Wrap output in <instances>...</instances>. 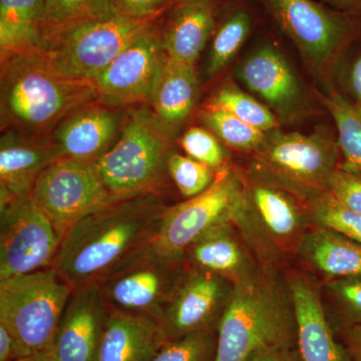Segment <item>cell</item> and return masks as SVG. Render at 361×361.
<instances>
[{"mask_svg": "<svg viewBox=\"0 0 361 361\" xmlns=\"http://www.w3.org/2000/svg\"><path fill=\"white\" fill-rule=\"evenodd\" d=\"M334 198L351 210L361 214V172L339 164L326 188Z\"/></svg>", "mask_w": 361, "mask_h": 361, "instance_id": "cell-38", "label": "cell"}, {"mask_svg": "<svg viewBox=\"0 0 361 361\" xmlns=\"http://www.w3.org/2000/svg\"><path fill=\"white\" fill-rule=\"evenodd\" d=\"M322 103L336 123L343 164L361 172V106L336 89L329 90Z\"/></svg>", "mask_w": 361, "mask_h": 361, "instance_id": "cell-27", "label": "cell"}, {"mask_svg": "<svg viewBox=\"0 0 361 361\" xmlns=\"http://www.w3.org/2000/svg\"><path fill=\"white\" fill-rule=\"evenodd\" d=\"M207 106L228 111L266 134L278 129L279 120L264 103L233 85L221 87Z\"/></svg>", "mask_w": 361, "mask_h": 361, "instance_id": "cell-31", "label": "cell"}, {"mask_svg": "<svg viewBox=\"0 0 361 361\" xmlns=\"http://www.w3.org/2000/svg\"><path fill=\"white\" fill-rule=\"evenodd\" d=\"M169 177L186 199L203 193L213 184L217 173L187 155L171 154L168 161Z\"/></svg>", "mask_w": 361, "mask_h": 361, "instance_id": "cell-33", "label": "cell"}, {"mask_svg": "<svg viewBox=\"0 0 361 361\" xmlns=\"http://www.w3.org/2000/svg\"><path fill=\"white\" fill-rule=\"evenodd\" d=\"M253 20L245 8L232 11L212 37L206 73L212 78L224 70L250 35Z\"/></svg>", "mask_w": 361, "mask_h": 361, "instance_id": "cell-28", "label": "cell"}, {"mask_svg": "<svg viewBox=\"0 0 361 361\" xmlns=\"http://www.w3.org/2000/svg\"><path fill=\"white\" fill-rule=\"evenodd\" d=\"M161 345L155 320L111 311L94 361H152Z\"/></svg>", "mask_w": 361, "mask_h": 361, "instance_id": "cell-23", "label": "cell"}, {"mask_svg": "<svg viewBox=\"0 0 361 361\" xmlns=\"http://www.w3.org/2000/svg\"><path fill=\"white\" fill-rule=\"evenodd\" d=\"M1 127L40 140L85 104L99 101L96 85L54 70L37 49L1 56Z\"/></svg>", "mask_w": 361, "mask_h": 361, "instance_id": "cell-2", "label": "cell"}, {"mask_svg": "<svg viewBox=\"0 0 361 361\" xmlns=\"http://www.w3.org/2000/svg\"><path fill=\"white\" fill-rule=\"evenodd\" d=\"M249 204L248 182L235 169L217 173L203 193L168 207L151 247L178 259L216 226L235 223Z\"/></svg>", "mask_w": 361, "mask_h": 361, "instance_id": "cell-7", "label": "cell"}, {"mask_svg": "<svg viewBox=\"0 0 361 361\" xmlns=\"http://www.w3.org/2000/svg\"><path fill=\"white\" fill-rule=\"evenodd\" d=\"M216 13V0H177L161 30L166 56L195 65L217 27Z\"/></svg>", "mask_w": 361, "mask_h": 361, "instance_id": "cell-22", "label": "cell"}, {"mask_svg": "<svg viewBox=\"0 0 361 361\" xmlns=\"http://www.w3.org/2000/svg\"><path fill=\"white\" fill-rule=\"evenodd\" d=\"M174 133L146 104L126 113L118 140L96 161L111 196L160 192L169 176Z\"/></svg>", "mask_w": 361, "mask_h": 361, "instance_id": "cell-4", "label": "cell"}, {"mask_svg": "<svg viewBox=\"0 0 361 361\" xmlns=\"http://www.w3.org/2000/svg\"><path fill=\"white\" fill-rule=\"evenodd\" d=\"M246 243L234 223L216 226L187 249L185 264L224 278L234 286L245 284L262 272Z\"/></svg>", "mask_w": 361, "mask_h": 361, "instance_id": "cell-20", "label": "cell"}, {"mask_svg": "<svg viewBox=\"0 0 361 361\" xmlns=\"http://www.w3.org/2000/svg\"><path fill=\"white\" fill-rule=\"evenodd\" d=\"M303 203L313 226L338 233L361 244V214L343 205L327 190L310 195Z\"/></svg>", "mask_w": 361, "mask_h": 361, "instance_id": "cell-29", "label": "cell"}, {"mask_svg": "<svg viewBox=\"0 0 361 361\" xmlns=\"http://www.w3.org/2000/svg\"><path fill=\"white\" fill-rule=\"evenodd\" d=\"M178 144L187 156L213 169L216 173L229 168L226 149L210 130L191 128L178 140Z\"/></svg>", "mask_w": 361, "mask_h": 361, "instance_id": "cell-35", "label": "cell"}, {"mask_svg": "<svg viewBox=\"0 0 361 361\" xmlns=\"http://www.w3.org/2000/svg\"><path fill=\"white\" fill-rule=\"evenodd\" d=\"M248 208L235 223L258 253L299 250L310 223L298 197L269 180L248 182Z\"/></svg>", "mask_w": 361, "mask_h": 361, "instance_id": "cell-13", "label": "cell"}, {"mask_svg": "<svg viewBox=\"0 0 361 361\" xmlns=\"http://www.w3.org/2000/svg\"><path fill=\"white\" fill-rule=\"evenodd\" d=\"M199 97L195 65L165 56L157 75L149 106L174 130L191 115Z\"/></svg>", "mask_w": 361, "mask_h": 361, "instance_id": "cell-24", "label": "cell"}, {"mask_svg": "<svg viewBox=\"0 0 361 361\" xmlns=\"http://www.w3.org/2000/svg\"><path fill=\"white\" fill-rule=\"evenodd\" d=\"M71 291L54 268L0 280V323L28 355L51 348Z\"/></svg>", "mask_w": 361, "mask_h": 361, "instance_id": "cell-5", "label": "cell"}, {"mask_svg": "<svg viewBox=\"0 0 361 361\" xmlns=\"http://www.w3.org/2000/svg\"><path fill=\"white\" fill-rule=\"evenodd\" d=\"M44 0H0V54L42 49Z\"/></svg>", "mask_w": 361, "mask_h": 361, "instance_id": "cell-26", "label": "cell"}, {"mask_svg": "<svg viewBox=\"0 0 361 361\" xmlns=\"http://www.w3.org/2000/svg\"><path fill=\"white\" fill-rule=\"evenodd\" d=\"M156 21L130 20L110 11L56 33L40 51L61 75L94 82L125 47Z\"/></svg>", "mask_w": 361, "mask_h": 361, "instance_id": "cell-6", "label": "cell"}, {"mask_svg": "<svg viewBox=\"0 0 361 361\" xmlns=\"http://www.w3.org/2000/svg\"><path fill=\"white\" fill-rule=\"evenodd\" d=\"M289 346H297V324L287 284L263 270L234 286L218 325L215 361H244L261 349Z\"/></svg>", "mask_w": 361, "mask_h": 361, "instance_id": "cell-3", "label": "cell"}, {"mask_svg": "<svg viewBox=\"0 0 361 361\" xmlns=\"http://www.w3.org/2000/svg\"><path fill=\"white\" fill-rule=\"evenodd\" d=\"M111 13L135 20L156 21L177 0H106Z\"/></svg>", "mask_w": 361, "mask_h": 361, "instance_id": "cell-39", "label": "cell"}, {"mask_svg": "<svg viewBox=\"0 0 361 361\" xmlns=\"http://www.w3.org/2000/svg\"><path fill=\"white\" fill-rule=\"evenodd\" d=\"M156 23L123 49L94 80L99 101L111 106L149 104L166 54Z\"/></svg>", "mask_w": 361, "mask_h": 361, "instance_id": "cell-14", "label": "cell"}, {"mask_svg": "<svg viewBox=\"0 0 361 361\" xmlns=\"http://www.w3.org/2000/svg\"><path fill=\"white\" fill-rule=\"evenodd\" d=\"M325 287L348 325H361V277L329 280Z\"/></svg>", "mask_w": 361, "mask_h": 361, "instance_id": "cell-37", "label": "cell"}, {"mask_svg": "<svg viewBox=\"0 0 361 361\" xmlns=\"http://www.w3.org/2000/svg\"><path fill=\"white\" fill-rule=\"evenodd\" d=\"M202 121L221 142L242 152H257L264 144L267 134L221 109L206 106Z\"/></svg>", "mask_w": 361, "mask_h": 361, "instance_id": "cell-32", "label": "cell"}, {"mask_svg": "<svg viewBox=\"0 0 361 361\" xmlns=\"http://www.w3.org/2000/svg\"><path fill=\"white\" fill-rule=\"evenodd\" d=\"M341 331L350 360L361 361V325H348Z\"/></svg>", "mask_w": 361, "mask_h": 361, "instance_id": "cell-42", "label": "cell"}, {"mask_svg": "<svg viewBox=\"0 0 361 361\" xmlns=\"http://www.w3.org/2000/svg\"><path fill=\"white\" fill-rule=\"evenodd\" d=\"M59 158L52 141L4 133L0 145V207L32 196L40 173Z\"/></svg>", "mask_w": 361, "mask_h": 361, "instance_id": "cell-21", "label": "cell"}, {"mask_svg": "<svg viewBox=\"0 0 361 361\" xmlns=\"http://www.w3.org/2000/svg\"><path fill=\"white\" fill-rule=\"evenodd\" d=\"M110 315L99 283L73 288L52 344L59 360L94 361Z\"/></svg>", "mask_w": 361, "mask_h": 361, "instance_id": "cell-17", "label": "cell"}, {"mask_svg": "<svg viewBox=\"0 0 361 361\" xmlns=\"http://www.w3.org/2000/svg\"><path fill=\"white\" fill-rule=\"evenodd\" d=\"M30 197L63 238L78 221L116 198L104 184L96 161L66 158L56 159L40 173Z\"/></svg>", "mask_w": 361, "mask_h": 361, "instance_id": "cell-11", "label": "cell"}, {"mask_svg": "<svg viewBox=\"0 0 361 361\" xmlns=\"http://www.w3.org/2000/svg\"><path fill=\"white\" fill-rule=\"evenodd\" d=\"M234 285L224 278L187 267L158 322L163 344L198 332L217 331Z\"/></svg>", "mask_w": 361, "mask_h": 361, "instance_id": "cell-15", "label": "cell"}, {"mask_svg": "<svg viewBox=\"0 0 361 361\" xmlns=\"http://www.w3.org/2000/svg\"><path fill=\"white\" fill-rule=\"evenodd\" d=\"M323 2L341 13L361 16V0H323Z\"/></svg>", "mask_w": 361, "mask_h": 361, "instance_id": "cell-43", "label": "cell"}, {"mask_svg": "<svg viewBox=\"0 0 361 361\" xmlns=\"http://www.w3.org/2000/svg\"><path fill=\"white\" fill-rule=\"evenodd\" d=\"M244 361H303L297 346L261 349Z\"/></svg>", "mask_w": 361, "mask_h": 361, "instance_id": "cell-41", "label": "cell"}, {"mask_svg": "<svg viewBox=\"0 0 361 361\" xmlns=\"http://www.w3.org/2000/svg\"><path fill=\"white\" fill-rule=\"evenodd\" d=\"M311 70L336 65L361 33V16L336 11L313 0H259Z\"/></svg>", "mask_w": 361, "mask_h": 361, "instance_id": "cell-8", "label": "cell"}, {"mask_svg": "<svg viewBox=\"0 0 361 361\" xmlns=\"http://www.w3.org/2000/svg\"><path fill=\"white\" fill-rule=\"evenodd\" d=\"M217 331L198 332L165 342L152 361H215Z\"/></svg>", "mask_w": 361, "mask_h": 361, "instance_id": "cell-34", "label": "cell"}, {"mask_svg": "<svg viewBox=\"0 0 361 361\" xmlns=\"http://www.w3.org/2000/svg\"><path fill=\"white\" fill-rule=\"evenodd\" d=\"M337 140L322 132L268 133L264 144L256 152L259 167L269 182L305 200L326 190L339 166Z\"/></svg>", "mask_w": 361, "mask_h": 361, "instance_id": "cell-9", "label": "cell"}, {"mask_svg": "<svg viewBox=\"0 0 361 361\" xmlns=\"http://www.w3.org/2000/svg\"><path fill=\"white\" fill-rule=\"evenodd\" d=\"M298 253L329 280L361 277V244L338 233L313 226L304 235Z\"/></svg>", "mask_w": 361, "mask_h": 361, "instance_id": "cell-25", "label": "cell"}, {"mask_svg": "<svg viewBox=\"0 0 361 361\" xmlns=\"http://www.w3.org/2000/svg\"><path fill=\"white\" fill-rule=\"evenodd\" d=\"M61 241L32 197L0 207V280L49 269Z\"/></svg>", "mask_w": 361, "mask_h": 361, "instance_id": "cell-12", "label": "cell"}, {"mask_svg": "<svg viewBox=\"0 0 361 361\" xmlns=\"http://www.w3.org/2000/svg\"><path fill=\"white\" fill-rule=\"evenodd\" d=\"M186 271L184 259L149 245L97 283L111 311L159 322Z\"/></svg>", "mask_w": 361, "mask_h": 361, "instance_id": "cell-10", "label": "cell"}, {"mask_svg": "<svg viewBox=\"0 0 361 361\" xmlns=\"http://www.w3.org/2000/svg\"><path fill=\"white\" fill-rule=\"evenodd\" d=\"M18 361H61L58 356L54 353L52 348L44 349V350L37 351L32 355L26 356L23 360Z\"/></svg>", "mask_w": 361, "mask_h": 361, "instance_id": "cell-44", "label": "cell"}, {"mask_svg": "<svg viewBox=\"0 0 361 361\" xmlns=\"http://www.w3.org/2000/svg\"><path fill=\"white\" fill-rule=\"evenodd\" d=\"M108 13H110V9L106 0H44L42 49L45 42L56 33L82 21Z\"/></svg>", "mask_w": 361, "mask_h": 361, "instance_id": "cell-30", "label": "cell"}, {"mask_svg": "<svg viewBox=\"0 0 361 361\" xmlns=\"http://www.w3.org/2000/svg\"><path fill=\"white\" fill-rule=\"evenodd\" d=\"M167 208L159 193L114 198L66 233L51 268L73 288L101 281L151 245Z\"/></svg>", "mask_w": 361, "mask_h": 361, "instance_id": "cell-1", "label": "cell"}, {"mask_svg": "<svg viewBox=\"0 0 361 361\" xmlns=\"http://www.w3.org/2000/svg\"><path fill=\"white\" fill-rule=\"evenodd\" d=\"M297 324V348L303 361H351L343 342L330 324L320 291L310 277L299 273L286 281Z\"/></svg>", "mask_w": 361, "mask_h": 361, "instance_id": "cell-19", "label": "cell"}, {"mask_svg": "<svg viewBox=\"0 0 361 361\" xmlns=\"http://www.w3.org/2000/svg\"><path fill=\"white\" fill-rule=\"evenodd\" d=\"M237 78L257 94L278 120L295 122L310 113L307 96L283 52L265 42L240 63Z\"/></svg>", "mask_w": 361, "mask_h": 361, "instance_id": "cell-16", "label": "cell"}, {"mask_svg": "<svg viewBox=\"0 0 361 361\" xmlns=\"http://www.w3.org/2000/svg\"><path fill=\"white\" fill-rule=\"evenodd\" d=\"M28 356L20 342L0 323V361H18Z\"/></svg>", "mask_w": 361, "mask_h": 361, "instance_id": "cell-40", "label": "cell"}, {"mask_svg": "<svg viewBox=\"0 0 361 361\" xmlns=\"http://www.w3.org/2000/svg\"><path fill=\"white\" fill-rule=\"evenodd\" d=\"M125 115L118 106L92 102L59 123L52 142L61 158L97 161L118 140Z\"/></svg>", "mask_w": 361, "mask_h": 361, "instance_id": "cell-18", "label": "cell"}, {"mask_svg": "<svg viewBox=\"0 0 361 361\" xmlns=\"http://www.w3.org/2000/svg\"><path fill=\"white\" fill-rule=\"evenodd\" d=\"M336 70L339 85V89L336 90L361 106V33L342 54Z\"/></svg>", "mask_w": 361, "mask_h": 361, "instance_id": "cell-36", "label": "cell"}]
</instances>
